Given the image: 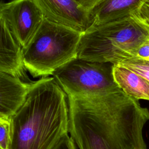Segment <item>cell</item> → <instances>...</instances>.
<instances>
[{"label":"cell","mask_w":149,"mask_h":149,"mask_svg":"<svg viewBox=\"0 0 149 149\" xmlns=\"http://www.w3.org/2000/svg\"><path fill=\"white\" fill-rule=\"evenodd\" d=\"M0 72L27 80L24 72L23 47L14 37L5 21L0 17Z\"/></svg>","instance_id":"9"},{"label":"cell","mask_w":149,"mask_h":149,"mask_svg":"<svg viewBox=\"0 0 149 149\" xmlns=\"http://www.w3.org/2000/svg\"><path fill=\"white\" fill-rule=\"evenodd\" d=\"M135 57L149 61V38L144 41L139 46Z\"/></svg>","instance_id":"15"},{"label":"cell","mask_w":149,"mask_h":149,"mask_svg":"<svg viewBox=\"0 0 149 149\" xmlns=\"http://www.w3.org/2000/svg\"><path fill=\"white\" fill-rule=\"evenodd\" d=\"M114 64L76 58L52 76L68 97H91L120 90L113 75Z\"/></svg>","instance_id":"5"},{"label":"cell","mask_w":149,"mask_h":149,"mask_svg":"<svg viewBox=\"0 0 149 149\" xmlns=\"http://www.w3.org/2000/svg\"><path fill=\"white\" fill-rule=\"evenodd\" d=\"M118 64L130 69L149 81V61L133 57Z\"/></svg>","instance_id":"12"},{"label":"cell","mask_w":149,"mask_h":149,"mask_svg":"<svg viewBox=\"0 0 149 149\" xmlns=\"http://www.w3.org/2000/svg\"><path fill=\"white\" fill-rule=\"evenodd\" d=\"M68 100L69 132L79 149H147L143 130L149 111L121 89Z\"/></svg>","instance_id":"1"},{"label":"cell","mask_w":149,"mask_h":149,"mask_svg":"<svg viewBox=\"0 0 149 149\" xmlns=\"http://www.w3.org/2000/svg\"><path fill=\"white\" fill-rule=\"evenodd\" d=\"M80 6L87 11L94 5L98 0H74Z\"/></svg>","instance_id":"17"},{"label":"cell","mask_w":149,"mask_h":149,"mask_svg":"<svg viewBox=\"0 0 149 149\" xmlns=\"http://www.w3.org/2000/svg\"></svg>","instance_id":"19"},{"label":"cell","mask_w":149,"mask_h":149,"mask_svg":"<svg viewBox=\"0 0 149 149\" xmlns=\"http://www.w3.org/2000/svg\"><path fill=\"white\" fill-rule=\"evenodd\" d=\"M10 144V119L0 118V149H9Z\"/></svg>","instance_id":"13"},{"label":"cell","mask_w":149,"mask_h":149,"mask_svg":"<svg viewBox=\"0 0 149 149\" xmlns=\"http://www.w3.org/2000/svg\"><path fill=\"white\" fill-rule=\"evenodd\" d=\"M145 18H146V17H145ZM146 19H147V18H146ZM147 20H148V21H149V20H148V19H147Z\"/></svg>","instance_id":"18"},{"label":"cell","mask_w":149,"mask_h":149,"mask_svg":"<svg viewBox=\"0 0 149 149\" xmlns=\"http://www.w3.org/2000/svg\"><path fill=\"white\" fill-rule=\"evenodd\" d=\"M0 17L5 21L23 48L31 41L44 17L33 0H12L1 3Z\"/></svg>","instance_id":"6"},{"label":"cell","mask_w":149,"mask_h":149,"mask_svg":"<svg viewBox=\"0 0 149 149\" xmlns=\"http://www.w3.org/2000/svg\"><path fill=\"white\" fill-rule=\"evenodd\" d=\"M146 0H98L89 10L90 27H97L127 17Z\"/></svg>","instance_id":"10"},{"label":"cell","mask_w":149,"mask_h":149,"mask_svg":"<svg viewBox=\"0 0 149 149\" xmlns=\"http://www.w3.org/2000/svg\"><path fill=\"white\" fill-rule=\"evenodd\" d=\"M45 19L81 33L91 26L88 11L74 0H33Z\"/></svg>","instance_id":"7"},{"label":"cell","mask_w":149,"mask_h":149,"mask_svg":"<svg viewBox=\"0 0 149 149\" xmlns=\"http://www.w3.org/2000/svg\"><path fill=\"white\" fill-rule=\"evenodd\" d=\"M82 34L44 18L28 45L23 48L26 70L34 77L52 76L77 58Z\"/></svg>","instance_id":"4"},{"label":"cell","mask_w":149,"mask_h":149,"mask_svg":"<svg viewBox=\"0 0 149 149\" xmlns=\"http://www.w3.org/2000/svg\"><path fill=\"white\" fill-rule=\"evenodd\" d=\"M148 33L131 16L97 27L81 34L77 58L118 64L135 57Z\"/></svg>","instance_id":"3"},{"label":"cell","mask_w":149,"mask_h":149,"mask_svg":"<svg viewBox=\"0 0 149 149\" xmlns=\"http://www.w3.org/2000/svg\"><path fill=\"white\" fill-rule=\"evenodd\" d=\"M115 81L127 95L136 100L149 101V81L134 72L115 64L113 67Z\"/></svg>","instance_id":"11"},{"label":"cell","mask_w":149,"mask_h":149,"mask_svg":"<svg viewBox=\"0 0 149 149\" xmlns=\"http://www.w3.org/2000/svg\"><path fill=\"white\" fill-rule=\"evenodd\" d=\"M33 82L0 72V118L10 119L24 103Z\"/></svg>","instance_id":"8"},{"label":"cell","mask_w":149,"mask_h":149,"mask_svg":"<svg viewBox=\"0 0 149 149\" xmlns=\"http://www.w3.org/2000/svg\"><path fill=\"white\" fill-rule=\"evenodd\" d=\"M136 11L149 20V0H146Z\"/></svg>","instance_id":"16"},{"label":"cell","mask_w":149,"mask_h":149,"mask_svg":"<svg viewBox=\"0 0 149 149\" xmlns=\"http://www.w3.org/2000/svg\"><path fill=\"white\" fill-rule=\"evenodd\" d=\"M53 149H76L72 139L68 134L63 136Z\"/></svg>","instance_id":"14"},{"label":"cell","mask_w":149,"mask_h":149,"mask_svg":"<svg viewBox=\"0 0 149 149\" xmlns=\"http://www.w3.org/2000/svg\"><path fill=\"white\" fill-rule=\"evenodd\" d=\"M68 95L52 77L33 81L10 118L9 149H53L69 132Z\"/></svg>","instance_id":"2"}]
</instances>
